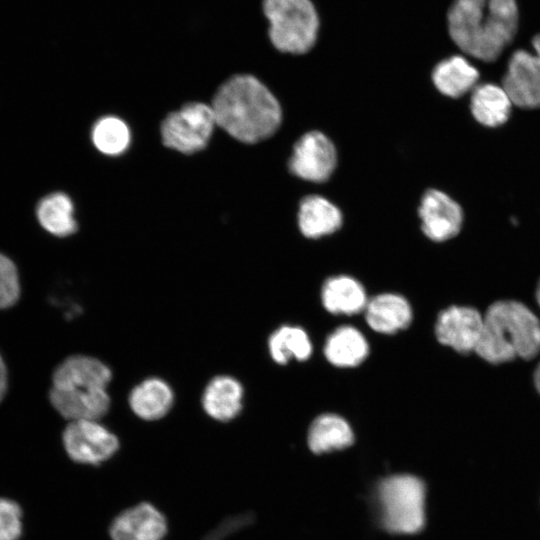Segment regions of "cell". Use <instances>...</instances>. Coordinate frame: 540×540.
Wrapping results in <instances>:
<instances>
[{
	"label": "cell",
	"instance_id": "obj_6",
	"mask_svg": "<svg viewBox=\"0 0 540 540\" xmlns=\"http://www.w3.org/2000/svg\"><path fill=\"white\" fill-rule=\"evenodd\" d=\"M215 125L212 107L201 102H192L164 119L161 136L165 146L191 154L207 146Z\"/></svg>",
	"mask_w": 540,
	"mask_h": 540
},
{
	"label": "cell",
	"instance_id": "obj_21",
	"mask_svg": "<svg viewBox=\"0 0 540 540\" xmlns=\"http://www.w3.org/2000/svg\"><path fill=\"white\" fill-rule=\"evenodd\" d=\"M512 104L502 86L486 83L473 89L470 108L472 115L480 124L497 127L508 120Z\"/></svg>",
	"mask_w": 540,
	"mask_h": 540
},
{
	"label": "cell",
	"instance_id": "obj_31",
	"mask_svg": "<svg viewBox=\"0 0 540 540\" xmlns=\"http://www.w3.org/2000/svg\"><path fill=\"white\" fill-rule=\"evenodd\" d=\"M536 298H537V302H538V304L540 306V281H539L537 291H536Z\"/></svg>",
	"mask_w": 540,
	"mask_h": 540
},
{
	"label": "cell",
	"instance_id": "obj_10",
	"mask_svg": "<svg viewBox=\"0 0 540 540\" xmlns=\"http://www.w3.org/2000/svg\"><path fill=\"white\" fill-rule=\"evenodd\" d=\"M483 329V316L474 308L451 306L437 318L435 333L438 341L459 353L475 352Z\"/></svg>",
	"mask_w": 540,
	"mask_h": 540
},
{
	"label": "cell",
	"instance_id": "obj_4",
	"mask_svg": "<svg viewBox=\"0 0 540 540\" xmlns=\"http://www.w3.org/2000/svg\"><path fill=\"white\" fill-rule=\"evenodd\" d=\"M272 44L282 52L301 54L315 43L318 16L310 0H264Z\"/></svg>",
	"mask_w": 540,
	"mask_h": 540
},
{
	"label": "cell",
	"instance_id": "obj_27",
	"mask_svg": "<svg viewBox=\"0 0 540 540\" xmlns=\"http://www.w3.org/2000/svg\"><path fill=\"white\" fill-rule=\"evenodd\" d=\"M19 291L16 266L0 253V309L13 305L19 297Z\"/></svg>",
	"mask_w": 540,
	"mask_h": 540
},
{
	"label": "cell",
	"instance_id": "obj_30",
	"mask_svg": "<svg viewBox=\"0 0 540 540\" xmlns=\"http://www.w3.org/2000/svg\"><path fill=\"white\" fill-rule=\"evenodd\" d=\"M534 381H535V386H536L538 392L540 393V364L538 365V367H537V369L535 371Z\"/></svg>",
	"mask_w": 540,
	"mask_h": 540
},
{
	"label": "cell",
	"instance_id": "obj_7",
	"mask_svg": "<svg viewBox=\"0 0 540 540\" xmlns=\"http://www.w3.org/2000/svg\"><path fill=\"white\" fill-rule=\"evenodd\" d=\"M68 456L83 464H100L110 459L119 448L115 434L98 420L70 421L63 432Z\"/></svg>",
	"mask_w": 540,
	"mask_h": 540
},
{
	"label": "cell",
	"instance_id": "obj_1",
	"mask_svg": "<svg viewBox=\"0 0 540 540\" xmlns=\"http://www.w3.org/2000/svg\"><path fill=\"white\" fill-rule=\"evenodd\" d=\"M216 125L244 143L270 137L280 126L281 107L256 77L236 75L223 83L212 101Z\"/></svg>",
	"mask_w": 540,
	"mask_h": 540
},
{
	"label": "cell",
	"instance_id": "obj_13",
	"mask_svg": "<svg viewBox=\"0 0 540 540\" xmlns=\"http://www.w3.org/2000/svg\"><path fill=\"white\" fill-rule=\"evenodd\" d=\"M50 400L53 407L69 421L99 420L110 407L107 389L52 387Z\"/></svg>",
	"mask_w": 540,
	"mask_h": 540
},
{
	"label": "cell",
	"instance_id": "obj_12",
	"mask_svg": "<svg viewBox=\"0 0 540 540\" xmlns=\"http://www.w3.org/2000/svg\"><path fill=\"white\" fill-rule=\"evenodd\" d=\"M109 532L112 540H162L167 523L160 511L144 502L117 515Z\"/></svg>",
	"mask_w": 540,
	"mask_h": 540
},
{
	"label": "cell",
	"instance_id": "obj_26",
	"mask_svg": "<svg viewBox=\"0 0 540 540\" xmlns=\"http://www.w3.org/2000/svg\"><path fill=\"white\" fill-rule=\"evenodd\" d=\"M130 130L118 117L106 116L99 119L92 129L94 146L103 154H122L130 144Z\"/></svg>",
	"mask_w": 540,
	"mask_h": 540
},
{
	"label": "cell",
	"instance_id": "obj_25",
	"mask_svg": "<svg viewBox=\"0 0 540 540\" xmlns=\"http://www.w3.org/2000/svg\"><path fill=\"white\" fill-rule=\"evenodd\" d=\"M272 359L278 364H286L291 358L307 360L312 353L308 334L298 326H281L274 331L268 341Z\"/></svg>",
	"mask_w": 540,
	"mask_h": 540
},
{
	"label": "cell",
	"instance_id": "obj_3",
	"mask_svg": "<svg viewBox=\"0 0 540 540\" xmlns=\"http://www.w3.org/2000/svg\"><path fill=\"white\" fill-rule=\"evenodd\" d=\"M540 351V321L522 303L498 301L483 316L481 338L475 352L498 364L534 358Z\"/></svg>",
	"mask_w": 540,
	"mask_h": 540
},
{
	"label": "cell",
	"instance_id": "obj_18",
	"mask_svg": "<svg viewBox=\"0 0 540 540\" xmlns=\"http://www.w3.org/2000/svg\"><path fill=\"white\" fill-rule=\"evenodd\" d=\"M321 300L327 311L341 315L360 313L368 302L362 284L346 275L327 279L322 287Z\"/></svg>",
	"mask_w": 540,
	"mask_h": 540
},
{
	"label": "cell",
	"instance_id": "obj_5",
	"mask_svg": "<svg viewBox=\"0 0 540 540\" xmlns=\"http://www.w3.org/2000/svg\"><path fill=\"white\" fill-rule=\"evenodd\" d=\"M425 485L412 475H393L381 481L378 500L382 524L392 533L412 534L425 524Z\"/></svg>",
	"mask_w": 540,
	"mask_h": 540
},
{
	"label": "cell",
	"instance_id": "obj_2",
	"mask_svg": "<svg viewBox=\"0 0 540 540\" xmlns=\"http://www.w3.org/2000/svg\"><path fill=\"white\" fill-rule=\"evenodd\" d=\"M454 43L466 54L495 61L518 27L516 0H454L447 16Z\"/></svg>",
	"mask_w": 540,
	"mask_h": 540
},
{
	"label": "cell",
	"instance_id": "obj_28",
	"mask_svg": "<svg viewBox=\"0 0 540 540\" xmlns=\"http://www.w3.org/2000/svg\"><path fill=\"white\" fill-rule=\"evenodd\" d=\"M20 534V507L11 500L0 499V540H17Z\"/></svg>",
	"mask_w": 540,
	"mask_h": 540
},
{
	"label": "cell",
	"instance_id": "obj_15",
	"mask_svg": "<svg viewBox=\"0 0 540 540\" xmlns=\"http://www.w3.org/2000/svg\"><path fill=\"white\" fill-rule=\"evenodd\" d=\"M365 319L378 333L393 334L407 328L412 321L409 302L395 293H382L368 300Z\"/></svg>",
	"mask_w": 540,
	"mask_h": 540
},
{
	"label": "cell",
	"instance_id": "obj_9",
	"mask_svg": "<svg viewBox=\"0 0 540 540\" xmlns=\"http://www.w3.org/2000/svg\"><path fill=\"white\" fill-rule=\"evenodd\" d=\"M336 163L337 153L330 139L319 131H311L295 144L289 169L301 179L323 182L331 176Z\"/></svg>",
	"mask_w": 540,
	"mask_h": 540
},
{
	"label": "cell",
	"instance_id": "obj_16",
	"mask_svg": "<svg viewBox=\"0 0 540 540\" xmlns=\"http://www.w3.org/2000/svg\"><path fill=\"white\" fill-rule=\"evenodd\" d=\"M244 390L241 383L228 375L210 380L202 395V406L212 419L227 422L242 410Z\"/></svg>",
	"mask_w": 540,
	"mask_h": 540
},
{
	"label": "cell",
	"instance_id": "obj_19",
	"mask_svg": "<svg viewBox=\"0 0 540 540\" xmlns=\"http://www.w3.org/2000/svg\"><path fill=\"white\" fill-rule=\"evenodd\" d=\"M300 231L305 237L319 238L338 230L342 224L340 210L324 197H305L298 213Z\"/></svg>",
	"mask_w": 540,
	"mask_h": 540
},
{
	"label": "cell",
	"instance_id": "obj_17",
	"mask_svg": "<svg viewBox=\"0 0 540 540\" xmlns=\"http://www.w3.org/2000/svg\"><path fill=\"white\" fill-rule=\"evenodd\" d=\"M128 401L136 416L143 420L154 421L161 419L170 411L174 394L166 381L152 377L136 385Z\"/></svg>",
	"mask_w": 540,
	"mask_h": 540
},
{
	"label": "cell",
	"instance_id": "obj_14",
	"mask_svg": "<svg viewBox=\"0 0 540 540\" xmlns=\"http://www.w3.org/2000/svg\"><path fill=\"white\" fill-rule=\"evenodd\" d=\"M110 368L97 358L75 355L64 360L53 374L52 387L107 389Z\"/></svg>",
	"mask_w": 540,
	"mask_h": 540
},
{
	"label": "cell",
	"instance_id": "obj_22",
	"mask_svg": "<svg viewBox=\"0 0 540 540\" xmlns=\"http://www.w3.org/2000/svg\"><path fill=\"white\" fill-rule=\"evenodd\" d=\"M479 72L462 56H452L436 65L432 80L444 95L457 98L476 87Z\"/></svg>",
	"mask_w": 540,
	"mask_h": 540
},
{
	"label": "cell",
	"instance_id": "obj_29",
	"mask_svg": "<svg viewBox=\"0 0 540 540\" xmlns=\"http://www.w3.org/2000/svg\"><path fill=\"white\" fill-rule=\"evenodd\" d=\"M7 387V374L5 364L0 356V401L2 400Z\"/></svg>",
	"mask_w": 540,
	"mask_h": 540
},
{
	"label": "cell",
	"instance_id": "obj_20",
	"mask_svg": "<svg viewBox=\"0 0 540 540\" xmlns=\"http://www.w3.org/2000/svg\"><path fill=\"white\" fill-rule=\"evenodd\" d=\"M369 352L364 335L352 326H341L326 339L324 355L334 366L355 367L361 364Z\"/></svg>",
	"mask_w": 540,
	"mask_h": 540
},
{
	"label": "cell",
	"instance_id": "obj_23",
	"mask_svg": "<svg viewBox=\"0 0 540 540\" xmlns=\"http://www.w3.org/2000/svg\"><path fill=\"white\" fill-rule=\"evenodd\" d=\"M353 441L354 434L349 423L332 413L318 416L308 431L309 448L316 454L347 448Z\"/></svg>",
	"mask_w": 540,
	"mask_h": 540
},
{
	"label": "cell",
	"instance_id": "obj_24",
	"mask_svg": "<svg viewBox=\"0 0 540 540\" xmlns=\"http://www.w3.org/2000/svg\"><path fill=\"white\" fill-rule=\"evenodd\" d=\"M36 215L41 226L52 235L65 237L77 229L73 202L64 193L45 196L37 205Z\"/></svg>",
	"mask_w": 540,
	"mask_h": 540
},
{
	"label": "cell",
	"instance_id": "obj_8",
	"mask_svg": "<svg viewBox=\"0 0 540 540\" xmlns=\"http://www.w3.org/2000/svg\"><path fill=\"white\" fill-rule=\"evenodd\" d=\"M532 46L533 52L520 49L511 55L502 80L512 103L527 109L540 107V34Z\"/></svg>",
	"mask_w": 540,
	"mask_h": 540
},
{
	"label": "cell",
	"instance_id": "obj_11",
	"mask_svg": "<svg viewBox=\"0 0 540 540\" xmlns=\"http://www.w3.org/2000/svg\"><path fill=\"white\" fill-rule=\"evenodd\" d=\"M419 216L424 234L436 242L456 236L463 221L459 204L444 192L435 189H430L423 195Z\"/></svg>",
	"mask_w": 540,
	"mask_h": 540
}]
</instances>
